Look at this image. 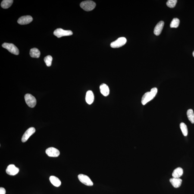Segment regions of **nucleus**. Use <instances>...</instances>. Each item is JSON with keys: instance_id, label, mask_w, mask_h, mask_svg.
<instances>
[{"instance_id": "26", "label": "nucleus", "mask_w": 194, "mask_h": 194, "mask_svg": "<svg viewBox=\"0 0 194 194\" xmlns=\"http://www.w3.org/2000/svg\"><path fill=\"white\" fill-rule=\"evenodd\" d=\"M193 57H194V51L193 53Z\"/></svg>"}, {"instance_id": "10", "label": "nucleus", "mask_w": 194, "mask_h": 194, "mask_svg": "<svg viewBox=\"0 0 194 194\" xmlns=\"http://www.w3.org/2000/svg\"><path fill=\"white\" fill-rule=\"evenodd\" d=\"M35 131L36 130L34 127H31L28 129L25 132L22 138V141L23 142L27 141L30 137L35 133Z\"/></svg>"}, {"instance_id": "22", "label": "nucleus", "mask_w": 194, "mask_h": 194, "mask_svg": "<svg viewBox=\"0 0 194 194\" xmlns=\"http://www.w3.org/2000/svg\"><path fill=\"white\" fill-rule=\"evenodd\" d=\"M180 23V20L177 18H174L173 19L170 25L171 28H177L178 27Z\"/></svg>"}, {"instance_id": "7", "label": "nucleus", "mask_w": 194, "mask_h": 194, "mask_svg": "<svg viewBox=\"0 0 194 194\" xmlns=\"http://www.w3.org/2000/svg\"><path fill=\"white\" fill-rule=\"evenodd\" d=\"M78 177L79 180L86 186H93L94 184L93 182L88 176L85 175L80 174L79 175Z\"/></svg>"}, {"instance_id": "19", "label": "nucleus", "mask_w": 194, "mask_h": 194, "mask_svg": "<svg viewBox=\"0 0 194 194\" xmlns=\"http://www.w3.org/2000/svg\"><path fill=\"white\" fill-rule=\"evenodd\" d=\"M13 2L12 0H4L1 3V7L3 8H8L12 5Z\"/></svg>"}, {"instance_id": "18", "label": "nucleus", "mask_w": 194, "mask_h": 194, "mask_svg": "<svg viewBox=\"0 0 194 194\" xmlns=\"http://www.w3.org/2000/svg\"><path fill=\"white\" fill-rule=\"evenodd\" d=\"M30 54L32 58H39L40 56V52L38 48H33L30 50Z\"/></svg>"}, {"instance_id": "13", "label": "nucleus", "mask_w": 194, "mask_h": 194, "mask_svg": "<svg viewBox=\"0 0 194 194\" xmlns=\"http://www.w3.org/2000/svg\"><path fill=\"white\" fill-rule=\"evenodd\" d=\"M85 99L87 103L89 105H91L93 102L94 100V95L92 91L89 90L87 92Z\"/></svg>"}, {"instance_id": "21", "label": "nucleus", "mask_w": 194, "mask_h": 194, "mask_svg": "<svg viewBox=\"0 0 194 194\" xmlns=\"http://www.w3.org/2000/svg\"><path fill=\"white\" fill-rule=\"evenodd\" d=\"M180 127L184 136H187L188 134V131L186 125L184 123H181L180 124Z\"/></svg>"}, {"instance_id": "14", "label": "nucleus", "mask_w": 194, "mask_h": 194, "mask_svg": "<svg viewBox=\"0 0 194 194\" xmlns=\"http://www.w3.org/2000/svg\"><path fill=\"white\" fill-rule=\"evenodd\" d=\"M100 91L101 94L104 96H107L109 95L110 90L109 88L106 84L102 83L100 86Z\"/></svg>"}, {"instance_id": "1", "label": "nucleus", "mask_w": 194, "mask_h": 194, "mask_svg": "<svg viewBox=\"0 0 194 194\" xmlns=\"http://www.w3.org/2000/svg\"><path fill=\"white\" fill-rule=\"evenodd\" d=\"M158 89L156 87L152 88L150 92H146L142 97L141 103L143 105H145L147 103L152 100L155 98L158 92Z\"/></svg>"}, {"instance_id": "4", "label": "nucleus", "mask_w": 194, "mask_h": 194, "mask_svg": "<svg viewBox=\"0 0 194 194\" xmlns=\"http://www.w3.org/2000/svg\"><path fill=\"white\" fill-rule=\"evenodd\" d=\"M54 34L57 38H60L63 36H70L73 35V32L70 30H65L62 29H57L54 31Z\"/></svg>"}, {"instance_id": "8", "label": "nucleus", "mask_w": 194, "mask_h": 194, "mask_svg": "<svg viewBox=\"0 0 194 194\" xmlns=\"http://www.w3.org/2000/svg\"><path fill=\"white\" fill-rule=\"evenodd\" d=\"M19 169L14 164L10 165L7 167L6 172L10 176H15L18 173Z\"/></svg>"}, {"instance_id": "17", "label": "nucleus", "mask_w": 194, "mask_h": 194, "mask_svg": "<svg viewBox=\"0 0 194 194\" xmlns=\"http://www.w3.org/2000/svg\"><path fill=\"white\" fill-rule=\"evenodd\" d=\"M183 169L180 167H178L174 170L172 173L173 178H179L183 175Z\"/></svg>"}, {"instance_id": "24", "label": "nucleus", "mask_w": 194, "mask_h": 194, "mask_svg": "<svg viewBox=\"0 0 194 194\" xmlns=\"http://www.w3.org/2000/svg\"><path fill=\"white\" fill-rule=\"evenodd\" d=\"M177 2V0H169L167 1V5L170 8H173L176 6Z\"/></svg>"}, {"instance_id": "23", "label": "nucleus", "mask_w": 194, "mask_h": 194, "mask_svg": "<svg viewBox=\"0 0 194 194\" xmlns=\"http://www.w3.org/2000/svg\"><path fill=\"white\" fill-rule=\"evenodd\" d=\"M52 60V57L51 55L47 56L44 59V61L48 67H50L51 66Z\"/></svg>"}, {"instance_id": "5", "label": "nucleus", "mask_w": 194, "mask_h": 194, "mask_svg": "<svg viewBox=\"0 0 194 194\" xmlns=\"http://www.w3.org/2000/svg\"><path fill=\"white\" fill-rule=\"evenodd\" d=\"M25 100L29 107L33 108L36 104V100L33 96L30 94H27L25 96Z\"/></svg>"}, {"instance_id": "9", "label": "nucleus", "mask_w": 194, "mask_h": 194, "mask_svg": "<svg viewBox=\"0 0 194 194\" xmlns=\"http://www.w3.org/2000/svg\"><path fill=\"white\" fill-rule=\"evenodd\" d=\"M45 152L47 155L49 157H57L60 155L59 151L53 147H51L47 148Z\"/></svg>"}, {"instance_id": "20", "label": "nucleus", "mask_w": 194, "mask_h": 194, "mask_svg": "<svg viewBox=\"0 0 194 194\" xmlns=\"http://www.w3.org/2000/svg\"><path fill=\"white\" fill-rule=\"evenodd\" d=\"M186 114L189 121L192 124H194V113L193 110L192 109L188 110Z\"/></svg>"}, {"instance_id": "2", "label": "nucleus", "mask_w": 194, "mask_h": 194, "mask_svg": "<svg viewBox=\"0 0 194 194\" xmlns=\"http://www.w3.org/2000/svg\"><path fill=\"white\" fill-rule=\"evenodd\" d=\"M80 6L85 11H92L95 8L96 4L95 2L92 1H82L81 3Z\"/></svg>"}, {"instance_id": "15", "label": "nucleus", "mask_w": 194, "mask_h": 194, "mask_svg": "<svg viewBox=\"0 0 194 194\" xmlns=\"http://www.w3.org/2000/svg\"><path fill=\"white\" fill-rule=\"evenodd\" d=\"M182 180L179 178H173L170 179V182L171 184L175 188H178L181 186Z\"/></svg>"}, {"instance_id": "12", "label": "nucleus", "mask_w": 194, "mask_h": 194, "mask_svg": "<svg viewBox=\"0 0 194 194\" xmlns=\"http://www.w3.org/2000/svg\"><path fill=\"white\" fill-rule=\"evenodd\" d=\"M164 21H161L156 25L154 29V34L156 36H158L161 34L164 27Z\"/></svg>"}, {"instance_id": "25", "label": "nucleus", "mask_w": 194, "mask_h": 194, "mask_svg": "<svg viewBox=\"0 0 194 194\" xmlns=\"http://www.w3.org/2000/svg\"><path fill=\"white\" fill-rule=\"evenodd\" d=\"M6 191L4 188H0V194H5Z\"/></svg>"}, {"instance_id": "11", "label": "nucleus", "mask_w": 194, "mask_h": 194, "mask_svg": "<svg viewBox=\"0 0 194 194\" xmlns=\"http://www.w3.org/2000/svg\"><path fill=\"white\" fill-rule=\"evenodd\" d=\"M33 20V18L30 16H22L18 19V23L21 25H27L29 24Z\"/></svg>"}, {"instance_id": "16", "label": "nucleus", "mask_w": 194, "mask_h": 194, "mask_svg": "<svg viewBox=\"0 0 194 194\" xmlns=\"http://www.w3.org/2000/svg\"><path fill=\"white\" fill-rule=\"evenodd\" d=\"M49 180L51 184L54 186L59 187L61 184V182L58 178L54 176H51L50 177Z\"/></svg>"}, {"instance_id": "6", "label": "nucleus", "mask_w": 194, "mask_h": 194, "mask_svg": "<svg viewBox=\"0 0 194 194\" xmlns=\"http://www.w3.org/2000/svg\"><path fill=\"white\" fill-rule=\"evenodd\" d=\"M127 42V39L124 37H120L117 40L114 41L111 44V46L112 48H119L125 44Z\"/></svg>"}, {"instance_id": "3", "label": "nucleus", "mask_w": 194, "mask_h": 194, "mask_svg": "<svg viewBox=\"0 0 194 194\" xmlns=\"http://www.w3.org/2000/svg\"><path fill=\"white\" fill-rule=\"evenodd\" d=\"M2 46L3 48L7 49L11 53L16 55H18L19 54L18 48L14 44L4 43L3 44Z\"/></svg>"}]
</instances>
